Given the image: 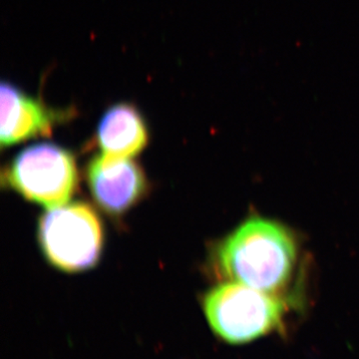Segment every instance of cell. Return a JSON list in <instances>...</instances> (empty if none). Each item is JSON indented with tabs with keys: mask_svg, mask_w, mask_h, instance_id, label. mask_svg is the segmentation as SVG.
<instances>
[{
	"mask_svg": "<svg viewBox=\"0 0 359 359\" xmlns=\"http://www.w3.org/2000/svg\"><path fill=\"white\" fill-rule=\"evenodd\" d=\"M2 178L26 200L49 209L67 204L78 185L74 157L51 143L21 151L4 170Z\"/></svg>",
	"mask_w": 359,
	"mask_h": 359,
	"instance_id": "277c9868",
	"label": "cell"
},
{
	"mask_svg": "<svg viewBox=\"0 0 359 359\" xmlns=\"http://www.w3.org/2000/svg\"><path fill=\"white\" fill-rule=\"evenodd\" d=\"M210 327L230 344H245L269 334L282 325L285 302L243 283L226 280L203 299Z\"/></svg>",
	"mask_w": 359,
	"mask_h": 359,
	"instance_id": "7a4b0ae2",
	"label": "cell"
},
{
	"mask_svg": "<svg viewBox=\"0 0 359 359\" xmlns=\"http://www.w3.org/2000/svg\"><path fill=\"white\" fill-rule=\"evenodd\" d=\"M62 112L49 109L39 99L27 95L11 82L1 83V145L8 146L50 135Z\"/></svg>",
	"mask_w": 359,
	"mask_h": 359,
	"instance_id": "8992f818",
	"label": "cell"
},
{
	"mask_svg": "<svg viewBox=\"0 0 359 359\" xmlns=\"http://www.w3.org/2000/svg\"><path fill=\"white\" fill-rule=\"evenodd\" d=\"M87 180L97 204L113 216H120L134 207L148 189L143 170L130 158L96 156L87 168Z\"/></svg>",
	"mask_w": 359,
	"mask_h": 359,
	"instance_id": "5b68a950",
	"label": "cell"
},
{
	"mask_svg": "<svg viewBox=\"0 0 359 359\" xmlns=\"http://www.w3.org/2000/svg\"><path fill=\"white\" fill-rule=\"evenodd\" d=\"M299 247L292 231L273 219H245L219 243L215 263L226 280L280 295L294 278Z\"/></svg>",
	"mask_w": 359,
	"mask_h": 359,
	"instance_id": "6da1fadb",
	"label": "cell"
},
{
	"mask_svg": "<svg viewBox=\"0 0 359 359\" xmlns=\"http://www.w3.org/2000/svg\"><path fill=\"white\" fill-rule=\"evenodd\" d=\"M39 236L44 256L61 271H87L100 259L102 224L85 203H67L45 212L39 221Z\"/></svg>",
	"mask_w": 359,
	"mask_h": 359,
	"instance_id": "3957f363",
	"label": "cell"
},
{
	"mask_svg": "<svg viewBox=\"0 0 359 359\" xmlns=\"http://www.w3.org/2000/svg\"><path fill=\"white\" fill-rule=\"evenodd\" d=\"M96 136L101 155L114 159L134 157L146 147L149 140L143 116L129 103L111 106L99 122Z\"/></svg>",
	"mask_w": 359,
	"mask_h": 359,
	"instance_id": "52a82bcc",
	"label": "cell"
}]
</instances>
